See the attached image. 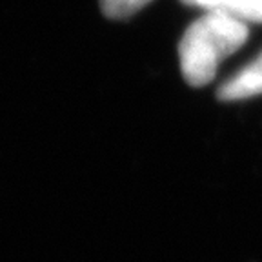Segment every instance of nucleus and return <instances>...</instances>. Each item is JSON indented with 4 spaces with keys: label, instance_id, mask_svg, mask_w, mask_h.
I'll return each mask as SVG.
<instances>
[{
    "label": "nucleus",
    "instance_id": "nucleus-3",
    "mask_svg": "<svg viewBox=\"0 0 262 262\" xmlns=\"http://www.w3.org/2000/svg\"><path fill=\"white\" fill-rule=\"evenodd\" d=\"M206 11H222L244 22H262V0H182Z\"/></svg>",
    "mask_w": 262,
    "mask_h": 262
},
{
    "label": "nucleus",
    "instance_id": "nucleus-4",
    "mask_svg": "<svg viewBox=\"0 0 262 262\" xmlns=\"http://www.w3.org/2000/svg\"><path fill=\"white\" fill-rule=\"evenodd\" d=\"M151 0H100V9L107 18H127V16L135 15L139 9H142Z\"/></svg>",
    "mask_w": 262,
    "mask_h": 262
},
{
    "label": "nucleus",
    "instance_id": "nucleus-2",
    "mask_svg": "<svg viewBox=\"0 0 262 262\" xmlns=\"http://www.w3.org/2000/svg\"><path fill=\"white\" fill-rule=\"evenodd\" d=\"M257 95H262V53L237 71V75L226 80L217 91V97L224 102L251 98Z\"/></svg>",
    "mask_w": 262,
    "mask_h": 262
},
{
    "label": "nucleus",
    "instance_id": "nucleus-1",
    "mask_svg": "<svg viewBox=\"0 0 262 262\" xmlns=\"http://www.w3.org/2000/svg\"><path fill=\"white\" fill-rule=\"evenodd\" d=\"M250 31L244 20L222 11L196 18L179 44L182 77L189 86H206L215 78L219 64L246 42Z\"/></svg>",
    "mask_w": 262,
    "mask_h": 262
}]
</instances>
